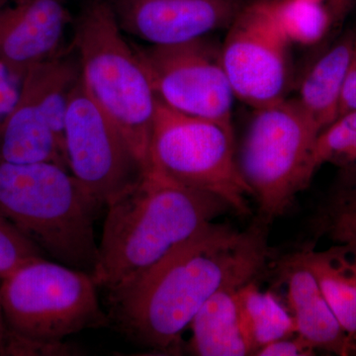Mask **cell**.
<instances>
[{"instance_id": "obj_1", "label": "cell", "mask_w": 356, "mask_h": 356, "mask_svg": "<svg viewBox=\"0 0 356 356\" xmlns=\"http://www.w3.org/2000/svg\"><path fill=\"white\" fill-rule=\"evenodd\" d=\"M268 228L257 217L243 231L210 222L109 298L110 320L143 348L177 355L185 330L213 294L242 287L266 269L273 257Z\"/></svg>"}, {"instance_id": "obj_2", "label": "cell", "mask_w": 356, "mask_h": 356, "mask_svg": "<svg viewBox=\"0 0 356 356\" xmlns=\"http://www.w3.org/2000/svg\"><path fill=\"white\" fill-rule=\"evenodd\" d=\"M106 207L92 276L108 298L127 289L175 248L232 211L214 194L177 184L151 168Z\"/></svg>"}, {"instance_id": "obj_3", "label": "cell", "mask_w": 356, "mask_h": 356, "mask_svg": "<svg viewBox=\"0 0 356 356\" xmlns=\"http://www.w3.org/2000/svg\"><path fill=\"white\" fill-rule=\"evenodd\" d=\"M102 208L64 166L0 161V212L60 264L92 274Z\"/></svg>"}, {"instance_id": "obj_4", "label": "cell", "mask_w": 356, "mask_h": 356, "mask_svg": "<svg viewBox=\"0 0 356 356\" xmlns=\"http://www.w3.org/2000/svg\"><path fill=\"white\" fill-rule=\"evenodd\" d=\"M92 274L44 257L26 262L0 280L8 330L6 355H65L64 339L107 327Z\"/></svg>"}, {"instance_id": "obj_5", "label": "cell", "mask_w": 356, "mask_h": 356, "mask_svg": "<svg viewBox=\"0 0 356 356\" xmlns=\"http://www.w3.org/2000/svg\"><path fill=\"white\" fill-rule=\"evenodd\" d=\"M72 48L84 88L149 168L159 98L137 48L126 40L112 0L84 4L74 22Z\"/></svg>"}, {"instance_id": "obj_6", "label": "cell", "mask_w": 356, "mask_h": 356, "mask_svg": "<svg viewBox=\"0 0 356 356\" xmlns=\"http://www.w3.org/2000/svg\"><path fill=\"white\" fill-rule=\"evenodd\" d=\"M321 132L296 99L254 110L236 158L262 222L270 225L283 216L310 184L311 156Z\"/></svg>"}, {"instance_id": "obj_7", "label": "cell", "mask_w": 356, "mask_h": 356, "mask_svg": "<svg viewBox=\"0 0 356 356\" xmlns=\"http://www.w3.org/2000/svg\"><path fill=\"white\" fill-rule=\"evenodd\" d=\"M149 166L177 184L214 194L241 216L252 214V196L236 158L234 130L170 108L159 100L149 143Z\"/></svg>"}, {"instance_id": "obj_8", "label": "cell", "mask_w": 356, "mask_h": 356, "mask_svg": "<svg viewBox=\"0 0 356 356\" xmlns=\"http://www.w3.org/2000/svg\"><path fill=\"white\" fill-rule=\"evenodd\" d=\"M67 170L102 207L137 184L149 168L79 81L65 116Z\"/></svg>"}, {"instance_id": "obj_9", "label": "cell", "mask_w": 356, "mask_h": 356, "mask_svg": "<svg viewBox=\"0 0 356 356\" xmlns=\"http://www.w3.org/2000/svg\"><path fill=\"white\" fill-rule=\"evenodd\" d=\"M137 51L159 100L181 113L234 130L236 96L222 65L221 47L204 37Z\"/></svg>"}, {"instance_id": "obj_10", "label": "cell", "mask_w": 356, "mask_h": 356, "mask_svg": "<svg viewBox=\"0 0 356 356\" xmlns=\"http://www.w3.org/2000/svg\"><path fill=\"white\" fill-rule=\"evenodd\" d=\"M290 44L264 0L241 8L221 46L222 65L236 98L254 110L286 99Z\"/></svg>"}, {"instance_id": "obj_11", "label": "cell", "mask_w": 356, "mask_h": 356, "mask_svg": "<svg viewBox=\"0 0 356 356\" xmlns=\"http://www.w3.org/2000/svg\"><path fill=\"white\" fill-rule=\"evenodd\" d=\"M124 32L149 46H172L204 38L231 24L241 10L236 0H115Z\"/></svg>"}, {"instance_id": "obj_12", "label": "cell", "mask_w": 356, "mask_h": 356, "mask_svg": "<svg viewBox=\"0 0 356 356\" xmlns=\"http://www.w3.org/2000/svg\"><path fill=\"white\" fill-rule=\"evenodd\" d=\"M70 21L69 0H22L2 20L3 62L33 67L60 55Z\"/></svg>"}, {"instance_id": "obj_13", "label": "cell", "mask_w": 356, "mask_h": 356, "mask_svg": "<svg viewBox=\"0 0 356 356\" xmlns=\"http://www.w3.org/2000/svg\"><path fill=\"white\" fill-rule=\"evenodd\" d=\"M277 266L280 281L286 285L288 306L294 318L297 336L315 350L339 356L353 355L348 336L332 313L315 276L297 252L283 257Z\"/></svg>"}, {"instance_id": "obj_14", "label": "cell", "mask_w": 356, "mask_h": 356, "mask_svg": "<svg viewBox=\"0 0 356 356\" xmlns=\"http://www.w3.org/2000/svg\"><path fill=\"white\" fill-rule=\"evenodd\" d=\"M0 125V161L53 163L67 170L64 147L24 84L19 102Z\"/></svg>"}, {"instance_id": "obj_15", "label": "cell", "mask_w": 356, "mask_h": 356, "mask_svg": "<svg viewBox=\"0 0 356 356\" xmlns=\"http://www.w3.org/2000/svg\"><path fill=\"white\" fill-rule=\"evenodd\" d=\"M314 274L356 355V250L334 243L324 250L308 245L297 252Z\"/></svg>"}, {"instance_id": "obj_16", "label": "cell", "mask_w": 356, "mask_h": 356, "mask_svg": "<svg viewBox=\"0 0 356 356\" xmlns=\"http://www.w3.org/2000/svg\"><path fill=\"white\" fill-rule=\"evenodd\" d=\"M353 36L355 31L348 32L327 49L311 65L300 86L296 100L322 131L339 117Z\"/></svg>"}, {"instance_id": "obj_17", "label": "cell", "mask_w": 356, "mask_h": 356, "mask_svg": "<svg viewBox=\"0 0 356 356\" xmlns=\"http://www.w3.org/2000/svg\"><path fill=\"white\" fill-rule=\"evenodd\" d=\"M241 288V287H240ZM238 287L213 294L194 316L189 350L200 356L248 355L241 329Z\"/></svg>"}, {"instance_id": "obj_18", "label": "cell", "mask_w": 356, "mask_h": 356, "mask_svg": "<svg viewBox=\"0 0 356 356\" xmlns=\"http://www.w3.org/2000/svg\"><path fill=\"white\" fill-rule=\"evenodd\" d=\"M254 281L238 290L241 329L248 355L277 339L296 334L294 318L271 292L259 289Z\"/></svg>"}, {"instance_id": "obj_19", "label": "cell", "mask_w": 356, "mask_h": 356, "mask_svg": "<svg viewBox=\"0 0 356 356\" xmlns=\"http://www.w3.org/2000/svg\"><path fill=\"white\" fill-rule=\"evenodd\" d=\"M315 240L356 250V165L339 168L337 177L310 220Z\"/></svg>"}, {"instance_id": "obj_20", "label": "cell", "mask_w": 356, "mask_h": 356, "mask_svg": "<svg viewBox=\"0 0 356 356\" xmlns=\"http://www.w3.org/2000/svg\"><path fill=\"white\" fill-rule=\"evenodd\" d=\"M274 22L290 44L318 43L332 27L327 8L311 0H264Z\"/></svg>"}, {"instance_id": "obj_21", "label": "cell", "mask_w": 356, "mask_h": 356, "mask_svg": "<svg viewBox=\"0 0 356 356\" xmlns=\"http://www.w3.org/2000/svg\"><path fill=\"white\" fill-rule=\"evenodd\" d=\"M325 163L337 168L356 165V111L341 115L318 134L310 161L312 177Z\"/></svg>"}, {"instance_id": "obj_22", "label": "cell", "mask_w": 356, "mask_h": 356, "mask_svg": "<svg viewBox=\"0 0 356 356\" xmlns=\"http://www.w3.org/2000/svg\"><path fill=\"white\" fill-rule=\"evenodd\" d=\"M46 254L0 212V280Z\"/></svg>"}, {"instance_id": "obj_23", "label": "cell", "mask_w": 356, "mask_h": 356, "mask_svg": "<svg viewBox=\"0 0 356 356\" xmlns=\"http://www.w3.org/2000/svg\"><path fill=\"white\" fill-rule=\"evenodd\" d=\"M22 83L15 70L0 60V122L15 108L20 99Z\"/></svg>"}, {"instance_id": "obj_24", "label": "cell", "mask_w": 356, "mask_h": 356, "mask_svg": "<svg viewBox=\"0 0 356 356\" xmlns=\"http://www.w3.org/2000/svg\"><path fill=\"white\" fill-rule=\"evenodd\" d=\"M257 356H310L315 355V350L302 337L294 336L277 339L267 344L259 351Z\"/></svg>"}, {"instance_id": "obj_25", "label": "cell", "mask_w": 356, "mask_h": 356, "mask_svg": "<svg viewBox=\"0 0 356 356\" xmlns=\"http://www.w3.org/2000/svg\"><path fill=\"white\" fill-rule=\"evenodd\" d=\"M351 111H356V31L353 36L350 64H348L346 79H344L339 117Z\"/></svg>"}, {"instance_id": "obj_26", "label": "cell", "mask_w": 356, "mask_h": 356, "mask_svg": "<svg viewBox=\"0 0 356 356\" xmlns=\"http://www.w3.org/2000/svg\"><path fill=\"white\" fill-rule=\"evenodd\" d=\"M355 3L356 0H327L325 8L329 13L332 27L343 23Z\"/></svg>"}, {"instance_id": "obj_27", "label": "cell", "mask_w": 356, "mask_h": 356, "mask_svg": "<svg viewBox=\"0 0 356 356\" xmlns=\"http://www.w3.org/2000/svg\"><path fill=\"white\" fill-rule=\"evenodd\" d=\"M7 341H8V330H7L1 302H0V355H6Z\"/></svg>"}, {"instance_id": "obj_28", "label": "cell", "mask_w": 356, "mask_h": 356, "mask_svg": "<svg viewBox=\"0 0 356 356\" xmlns=\"http://www.w3.org/2000/svg\"><path fill=\"white\" fill-rule=\"evenodd\" d=\"M311 1L318 2V3H322V0H311Z\"/></svg>"}]
</instances>
